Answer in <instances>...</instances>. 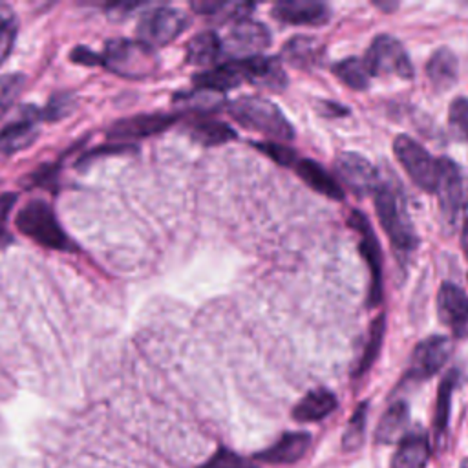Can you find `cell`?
I'll return each instance as SVG.
<instances>
[{
	"label": "cell",
	"instance_id": "cell-32",
	"mask_svg": "<svg viewBox=\"0 0 468 468\" xmlns=\"http://www.w3.org/2000/svg\"><path fill=\"white\" fill-rule=\"evenodd\" d=\"M448 124L455 139L468 141V97H457L448 110Z\"/></svg>",
	"mask_w": 468,
	"mask_h": 468
},
{
	"label": "cell",
	"instance_id": "cell-28",
	"mask_svg": "<svg viewBox=\"0 0 468 468\" xmlns=\"http://www.w3.org/2000/svg\"><path fill=\"white\" fill-rule=\"evenodd\" d=\"M190 135L194 141L207 144V146H214V144H221V143L236 139V132L227 122L218 121V119L196 121L190 126Z\"/></svg>",
	"mask_w": 468,
	"mask_h": 468
},
{
	"label": "cell",
	"instance_id": "cell-36",
	"mask_svg": "<svg viewBox=\"0 0 468 468\" xmlns=\"http://www.w3.org/2000/svg\"><path fill=\"white\" fill-rule=\"evenodd\" d=\"M203 468H256V466L250 461L229 450H219Z\"/></svg>",
	"mask_w": 468,
	"mask_h": 468
},
{
	"label": "cell",
	"instance_id": "cell-31",
	"mask_svg": "<svg viewBox=\"0 0 468 468\" xmlns=\"http://www.w3.org/2000/svg\"><path fill=\"white\" fill-rule=\"evenodd\" d=\"M16 37V18L9 5L0 4V66L13 49Z\"/></svg>",
	"mask_w": 468,
	"mask_h": 468
},
{
	"label": "cell",
	"instance_id": "cell-2",
	"mask_svg": "<svg viewBox=\"0 0 468 468\" xmlns=\"http://www.w3.org/2000/svg\"><path fill=\"white\" fill-rule=\"evenodd\" d=\"M229 113L241 126L265 133L276 141H291L294 137V130L282 110L263 97H239L229 104Z\"/></svg>",
	"mask_w": 468,
	"mask_h": 468
},
{
	"label": "cell",
	"instance_id": "cell-6",
	"mask_svg": "<svg viewBox=\"0 0 468 468\" xmlns=\"http://www.w3.org/2000/svg\"><path fill=\"white\" fill-rule=\"evenodd\" d=\"M393 152L411 177V181L424 192H435L439 185V159L431 157V154L420 146L410 135H397L393 141Z\"/></svg>",
	"mask_w": 468,
	"mask_h": 468
},
{
	"label": "cell",
	"instance_id": "cell-38",
	"mask_svg": "<svg viewBox=\"0 0 468 468\" xmlns=\"http://www.w3.org/2000/svg\"><path fill=\"white\" fill-rule=\"evenodd\" d=\"M71 60L73 62H79V64H84V66H93V64H102L101 60V55L93 53L90 48L86 46H79L71 51Z\"/></svg>",
	"mask_w": 468,
	"mask_h": 468
},
{
	"label": "cell",
	"instance_id": "cell-37",
	"mask_svg": "<svg viewBox=\"0 0 468 468\" xmlns=\"http://www.w3.org/2000/svg\"><path fill=\"white\" fill-rule=\"evenodd\" d=\"M15 201H16V194L0 196V249L7 247V243H11V239H13L5 227V221H7V216H9Z\"/></svg>",
	"mask_w": 468,
	"mask_h": 468
},
{
	"label": "cell",
	"instance_id": "cell-20",
	"mask_svg": "<svg viewBox=\"0 0 468 468\" xmlns=\"http://www.w3.org/2000/svg\"><path fill=\"white\" fill-rule=\"evenodd\" d=\"M426 75L437 91L450 90L459 77L455 55L448 48H439L437 51H433L426 64Z\"/></svg>",
	"mask_w": 468,
	"mask_h": 468
},
{
	"label": "cell",
	"instance_id": "cell-18",
	"mask_svg": "<svg viewBox=\"0 0 468 468\" xmlns=\"http://www.w3.org/2000/svg\"><path fill=\"white\" fill-rule=\"evenodd\" d=\"M309 442H311L309 433H303V431L283 433L272 446L260 452L256 457L272 464L294 463L305 455Z\"/></svg>",
	"mask_w": 468,
	"mask_h": 468
},
{
	"label": "cell",
	"instance_id": "cell-14",
	"mask_svg": "<svg viewBox=\"0 0 468 468\" xmlns=\"http://www.w3.org/2000/svg\"><path fill=\"white\" fill-rule=\"evenodd\" d=\"M271 44V33L269 29L256 20L243 18L234 22V27L230 29L229 37L223 40V51L230 55H249L258 53L265 49Z\"/></svg>",
	"mask_w": 468,
	"mask_h": 468
},
{
	"label": "cell",
	"instance_id": "cell-1",
	"mask_svg": "<svg viewBox=\"0 0 468 468\" xmlns=\"http://www.w3.org/2000/svg\"><path fill=\"white\" fill-rule=\"evenodd\" d=\"M192 82L197 90L208 91L232 90L243 82H252L267 90L280 91L287 86V77L276 58L254 55L218 64L212 69L194 75Z\"/></svg>",
	"mask_w": 468,
	"mask_h": 468
},
{
	"label": "cell",
	"instance_id": "cell-11",
	"mask_svg": "<svg viewBox=\"0 0 468 468\" xmlns=\"http://www.w3.org/2000/svg\"><path fill=\"white\" fill-rule=\"evenodd\" d=\"M335 166L338 177L358 196L375 192L380 186L377 168L360 154L344 152L336 157Z\"/></svg>",
	"mask_w": 468,
	"mask_h": 468
},
{
	"label": "cell",
	"instance_id": "cell-4",
	"mask_svg": "<svg viewBox=\"0 0 468 468\" xmlns=\"http://www.w3.org/2000/svg\"><path fill=\"white\" fill-rule=\"evenodd\" d=\"M101 60L112 73L126 79H144L157 69L154 49L141 40L113 38L106 42Z\"/></svg>",
	"mask_w": 468,
	"mask_h": 468
},
{
	"label": "cell",
	"instance_id": "cell-25",
	"mask_svg": "<svg viewBox=\"0 0 468 468\" xmlns=\"http://www.w3.org/2000/svg\"><path fill=\"white\" fill-rule=\"evenodd\" d=\"M283 57L296 68H311L322 57V44L313 37H294L283 46Z\"/></svg>",
	"mask_w": 468,
	"mask_h": 468
},
{
	"label": "cell",
	"instance_id": "cell-22",
	"mask_svg": "<svg viewBox=\"0 0 468 468\" xmlns=\"http://www.w3.org/2000/svg\"><path fill=\"white\" fill-rule=\"evenodd\" d=\"M430 461V444L422 433H408L391 459V468H426Z\"/></svg>",
	"mask_w": 468,
	"mask_h": 468
},
{
	"label": "cell",
	"instance_id": "cell-34",
	"mask_svg": "<svg viewBox=\"0 0 468 468\" xmlns=\"http://www.w3.org/2000/svg\"><path fill=\"white\" fill-rule=\"evenodd\" d=\"M22 84H24V77L20 73L0 77V117L5 113V110L16 99L18 91L22 90Z\"/></svg>",
	"mask_w": 468,
	"mask_h": 468
},
{
	"label": "cell",
	"instance_id": "cell-9",
	"mask_svg": "<svg viewBox=\"0 0 468 468\" xmlns=\"http://www.w3.org/2000/svg\"><path fill=\"white\" fill-rule=\"evenodd\" d=\"M349 227H353L360 234V254L364 256L367 269H369V292H367V305L375 307L382 302V252L377 239V234L367 221V218L353 210L349 216Z\"/></svg>",
	"mask_w": 468,
	"mask_h": 468
},
{
	"label": "cell",
	"instance_id": "cell-27",
	"mask_svg": "<svg viewBox=\"0 0 468 468\" xmlns=\"http://www.w3.org/2000/svg\"><path fill=\"white\" fill-rule=\"evenodd\" d=\"M457 378H459V371L457 369H450L442 377L439 391H437V406H435V419H433V430H435L437 441L442 439V435L446 431V426H448L450 402H452L453 389L457 386Z\"/></svg>",
	"mask_w": 468,
	"mask_h": 468
},
{
	"label": "cell",
	"instance_id": "cell-29",
	"mask_svg": "<svg viewBox=\"0 0 468 468\" xmlns=\"http://www.w3.org/2000/svg\"><path fill=\"white\" fill-rule=\"evenodd\" d=\"M333 73L336 79H340L351 90H366L369 86L371 73H369L364 58L347 57L333 66Z\"/></svg>",
	"mask_w": 468,
	"mask_h": 468
},
{
	"label": "cell",
	"instance_id": "cell-15",
	"mask_svg": "<svg viewBox=\"0 0 468 468\" xmlns=\"http://www.w3.org/2000/svg\"><path fill=\"white\" fill-rule=\"evenodd\" d=\"M439 168H441V174H439V185L435 192L439 194V205H441L442 216L453 223L464 201L461 170L448 157L439 159Z\"/></svg>",
	"mask_w": 468,
	"mask_h": 468
},
{
	"label": "cell",
	"instance_id": "cell-26",
	"mask_svg": "<svg viewBox=\"0 0 468 468\" xmlns=\"http://www.w3.org/2000/svg\"><path fill=\"white\" fill-rule=\"evenodd\" d=\"M192 9L214 22L227 20H243L249 18V13L254 9V4H239V2H194Z\"/></svg>",
	"mask_w": 468,
	"mask_h": 468
},
{
	"label": "cell",
	"instance_id": "cell-33",
	"mask_svg": "<svg viewBox=\"0 0 468 468\" xmlns=\"http://www.w3.org/2000/svg\"><path fill=\"white\" fill-rule=\"evenodd\" d=\"M366 415H367V402H362L355 410V413L344 431V439H342L344 450H356L362 444L364 430H366Z\"/></svg>",
	"mask_w": 468,
	"mask_h": 468
},
{
	"label": "cell",
	"instance_id": "cell-35",
	"mask_svg": "<svg viewBox=\"0 0 468 468\" xmlns=\"http://www.w3.org/2000/svg\"><path fill=\"white\" fill-rule=\"evenodd\" d=\"M254 146L260 152H263L265 155H269L272 161L280 163V165H285V166L296 165V154L289 146H283V144H278V143H272V141L254 143Z\"/></svg>",
	"mask_w": 468,
	"mask_h": 468
},
{
	"label": "cell",
	"instance_id": "cell-13",
	"mask_svg": "<svg viewBox=\"0 0 468 468\" xmlns=\"http://www.w3.org/2000/svg\"><path fill=\"white\" fill-rule=\"evenodd\" d=\"M38 119H42V112L35 108H24L18 119L11 121L0 130V159L27 148L37 139Z\"/></svg>",
	"mask_w": 468,
	"mask_h": 468
},
{
	"label": "cell",
	"instance_id": "cell-16",
	"mask_svg": "<svg viewBox=\"0 0 468 468\" xmlns=\"http://www.w3.org/2000/svg\"><path fill=\"white\" fill-rule=\"evenodd\" d=\"M179 117L168 113H154V115H135L128 119H121L113 122L108 130L110 139H143L154 133H161L168 126H172Z\"/></svg>",
	"mask_w": 468,
	"mask_h": 468
},
{
	"label": "cell",
	"instance_id": "cell-3",
	"mask_svg": "<svg viewBox=\"0 0 468 468\" xmlns=\"http://www.w3.org/2000/svg\"><path fill=\"white\" fill-rule=\"evenodd\" d=\"M16 229L46 249L71 250L73 247L51 205L44 199H31L22 207V210L16 214Z\"/></svg>",
	"mask_w": 468,
	"mask_h": 468
},
{
	"label": "cell",
	"instance_id": "cell-12",
	"mask_svg": "<svg viewBox=\"0 0 468 468\" xmlns=\"http://www.w3.org/2000/svg\"><path fill=\"white\" fill-rule=\"evenodd\" d=\"M437 313L455 336H468V296L450 282H444L437 294Z\"/></svg>",
	"mask_w": 468,
	"mask_h": 468
},
{
	"label": "cell",
	"instance_id": "cell-10",
	"mask_svg": "<svg viewBox=\"0 0 468 468\" xmlns=\"http://www.w3.org/2000/svg\"><path fill=\"white\" fill-rule=\"evenodd\" d=\"M452 340L442 335H433L417 344L406 377L411 380H426L433 377L450 358Z\"/></svg>",
	"mask_w": 468,
	"mask_h": 468
},
{
	"label": "cell",
	"instance_id": "cell-23",
	"mask_svg": "<svg viewBox=\"0 0 468 468\" xmlns=\"http://www.w3.org/2000/svg\"><path fill=\"white\" fill-rule=\"evenodd\" d=\"M336 397L325 389L316 388L309 391L292 410V417L300 422H314L327 417L336 408Z\"/></svg>",
	"mask_w": 468,
	"mask_h": 468
},
{
	"label": "cell",
	"instance_id": "cell-24",
	"mask_svg": "<svg viewBox=\"0 0 468 468\" xmlns=\"http://www.w3.org/2000/svg\"><path fill=\"white\" fill-rule=\"evenodd\" d=\"M223 53V40L214 31L194 35L186 44V60L196 66L214 64Z\"/></svg>",
	"mask_w": 468,
	"mask_h": 468
},
{
	"label": "cell",
	"instance_id": "cell-30",
	"mask_svg": "<svg viewBox=\"0 0 468 468\" xmlns=\"http://www.w3.org/2000/svg\"><path fill=\"white\" fill-rule=\"evenodd\" d=\"M384 329H386V322H384V314H378L371 327H369V336H367V344L364 347V353L353 371L355 377H360L362 373H366L371 364L375 362V358L378 356V351H380V346H382V340H384Z\"/></svg>",
	"mask_w": 468,
	"mask_h": 468
},
{
	"label": "cell",
	"instance_id": "cell-21",
	"mask_svg": "<svg viewBox=\"0 0 468 468\" xmlns=\"http://www.w3.org/2000/svg\"><path fill=\"white\" fill-rule=\"evenodd\" d=\"M408 420H410L408 404L404 400L393 402L380 417V422L375 431V441L382 444H391L395 441L400 442L408 435L406 433Z\"/></svg>",
	"mask_w": 468,
	"mask_h": 468
},
{
	"label": "cell",
	"instance_id": "cell-7",
	"mask_svg": "<svg viewBox=\"0 0 468 468\" xmlns=\"http://www.w3.org/2000/svg\"><path fill=\"white\" fill-rule=\"evenodd\" d=\"M186 26L188 16L185 11L177 7L161 5L143 13L137 24V37L143 44L154 49V46H166L172 40H176Z\"/></svg>",
	"mask_w": 468,
	"mask_h": 468
},
{
	"label": "cell",
	"instance_id": "cell-39",
	"mask_svg": "<svg viewBox=\"0 0 468 468\" xmlns=\"http://www.w3.org/2000/svg\"><path fill=\"white\" fill-rule=\"evenodd\" d=\"M461 247H463V252L464 256L468 258V219L464 221L463 225V234H461Z\"/></svg>",
	"mask_w": 468,
	"mask_h": 468
},
{
	"label": "cell",
	"instance_id": "cell-17",
	"mask_svg": "<svg viewBox=\"0 0 468 468\" xmlns=\"http://www.w3.org/2000/svg\"><path fill=\"white\" fill-rule=\"evenodd\" d=\"M329 7L313 0H289L272 7V16L292 26H322L329 20Z\"/></svg>",
	"mask_w": 468,
	"mask_h": 468
},
{
	"label": "cell",
	"instance_id": "cell-40",
	"mask_svg": "<svg viewBox=\"0 0 468 468\" xmlns=\"http://www.w3.org/2000/svg\"><path fill=\"white\" fill-rule=\"evenodd\" d=\"M461 468H468V457H466V459H463V463H461Z\"/></svg>",
	"mask_w": 468,
	"mask_h": 468
},
{
	"label": "cell",
	"instance_id": "cell-8",
	"mask_svg": "<svg viewBox=\"0 0 468 468\" xmlns=\"http://www.w3.org/2000/svg\"><path fill=\"white\" fill-rule=\"evenodd\" d=\"M364 62L373 75H397L400 79H411L413 68L404 46L391 35H378L373 38Z\"/></svg>",
	"mask_w": 468,
	"mask_h": 468
},
{
	"label": "cell",
	"instance_id": "cell-19",
	"mask_svg": "<svg viewBox=\"0 0 468 468\" xmlns=\"http://www.w3.org/2000/svg\"><path fill=\"white\" fill-rule=\"evenodd\" d=\"M296 168V174L300 176V179L309 185L313 190L324 194L325 197L329 199H338L342 201L344 199V190L342 186L336 183V179L325 170L322 168L316 161L313 159H302V161H296L294 165Z\"/></svg>",
	"mask_w": 468,
	"mask_h": 468
},
{
	"label": "cell",
	"instance_id": "cell-5",
	"mask_svg": "<svg viewBox=\"0 0 468 468\" xmlns=\"http://www.w3.org/2000/svg\"><path fill=\"white\" fill-rule=\"evenodd\" d=\"M375 210L393 249L399 254H410L417 247V234L399 194L389 186H378L375 190Z\"/></svg>",
	"mask_w": 468,
	"mask_h": 468
}]
</instances>
